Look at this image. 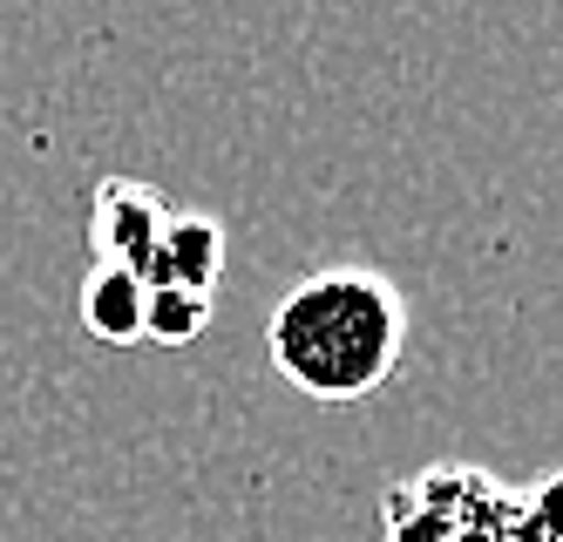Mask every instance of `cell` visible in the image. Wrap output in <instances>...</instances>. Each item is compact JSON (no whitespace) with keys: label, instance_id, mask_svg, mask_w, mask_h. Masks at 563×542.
<instances>
[{"label":"cell","instance_id":"obj_2","mask_svg":"<svg viewBox=\"0 0 563 542\" xmlns=\"http://www.w3.org/2000/svg\"><path fill=\"white\" fill-rule=\"evenodd\" d=\"M387 542H516V488L489 468L441 462L387 488Z\"/></svg>","mask_w":563,"mask_h":542},{"label":"cell","instance_id":"obj_4","mask_svg":"<svg viewBox=\"0 0 563 542\" xmlns=\"http://www.w3.org/2000/svg\"><path fill=\"white\" fill-rule=\"evenodd\" d=\"M218 265H224V231L211 218H197V211H170L164 237H156V252L143 265V285H170V291H197V299H211Z\"/></svg>","mask_w":563,"mask_h":542},{"label":"cell","instance_id":"obj_1","mask_svg":"<svg viewBox=\"0 0 563 542\" xmlns=\"http://www.w3.org/2000/svg\"><path fill=\"white\" fill-rule=\"evenodd\" d=\"M408 346V306L367 265H327L272 306L265 353L278 380L312 400H367L394 380Z\"/></svg>","mask_w":563,"mask_h":542},{"label":"cell","instance_id":"obj_6","mask_svg":"<svg viewBox=\"0 0 563 542\" xmlns=\"http://www.w3.org/2000/svg\"><path fill=\"white\" fill-rule=\"evenodd\" d=\"M211 319V299H197V291H170V285H150V319H143V340L156 346H184L197 340Z\"/></svg>","mask_w":563,"mask_h":542},{"label":"cell","instance_id":"obj_7","mask_svg":"<svg viewBox=\"0 0 563 542\" xmlns=\"http://www.w3.org/2000/svg\"><path fill=\"white\" fill-rule=\"evenodd\" d=\"M516 542H563V468L516 488Z\"/></svg>","mask_w":563,"mask_h":542},{"label":"cell","instance_id":"obj_3","mask_svg":"<svg viewBox=\"0 0 563 542\" xmlns=\"http://www.w3.org/2000/svg\"><path fill=\"white\" fill-rule=\"evenodd\" d=\"M170 211H177V203H170L164 190L130 184V177H109V184L96 190V224H89L96 258L143 278V265H150V252H156V237H164Z\"/></svg>","mask_w":563,"mask_h":542},{"label":"cell","instance_id":"obj_5","mask_svg":"<svg viewBox=\"0 0 563 542\" xmlns=\"http://www.w3.org/2000/svg\"><path fill=\"white\" fill-rule=\"evenodd\" d=\"M143 319H150V285L123 265H96L89 285H82V325L102 346H136Z\"/></svg>","mask_w":563,"mask_h":542}]
</instances>
